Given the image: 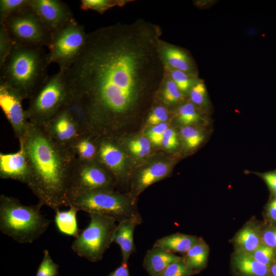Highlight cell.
I'll list each match as a JSON object with an SVG mask.
<instances>
[{
    "label": "cell",
    "mask_w": 276,
    "mask_h": 276,
    "mask_svg": "<svg viewBox=\"0 0 276 276\" xmlns=\"http://www.w3.org/2000/svg\"><path fill=\"white\" fill-rule=\"evenodd\" d=\"M160 29L140 19L87 34L75 60L64 69L70 99L85 110L94 129L130 111L165 78Z\"/></svg>",
    "instance_id": "6da1fadb"
},
{
    "label": "cell",
    "mask_w": 276,
    "mask_h": 276,
    "mask_svg": "<svg viewBox=\"0 0 276 276\" xmlns=\"http://www.w3.org/2000/svg\"><path fill=\"white\" fill-rule=\"evenodd\" d=\"M24 142L31 173L27 186L39 203L54 211L67 205V194L75 157L56 143L42 126L29 122Z\"/></svg>",
    "instance_id": "7a4b0ae2"
},
{
    "label": "cell",
    "mask_w": 276,
    "mask_h": 276,
    "mask_svg": "<svg viewBox=\"0 0 276 276\" xmlns=\"http://www.w3.org/2000/svg\"><path fill=\"white\" fill-rule=\"evenodd\" d=\"M43 47L14 43L1 67L0 82L30 99L49 77Z\"/></svg>",
    "instance_id": "3957f363"
},
{
    "label": "cell",
    "mask_w": 276,
    "mask_h": 276,
    "mask_svg": "<svg viewBox=\"0 0 276 276\" xmlns=\"http://www.w3.org/2000/svg\"><path fill=\"white\" fill-rule=\"evenodd\" d=\"M43 205H25L12 197L0 196V230L19 243H31L48 229L51 220L41 214Z\"/></svg>",
    "instance_id": "277c9868"
},
{
    "label": "cell",
    "mask_w": 276,
    "mask_h": 276,
    "mask_svg": "<svg viewBox=\"0 0 276 276\" xmlns=\"http://www.w3.org/2000/svg\"><path fill=\"white\" fill-rule=\"evenodd\" d=\"M70 94L64 69L49 76L30 98L26 110L30 123L42 126L66 104Z\"/></svg>",
    "instance_id": "5b68a950"
},
{
    "label": "cell",
    "mask_w": 276,
    "mask_h": 276,
    "mask_svg": "<svg viewBox=\"0 0 276 276\" xmlns=\"http://www.w3.org/2000/svg\"><path fill=\"white\" fill-rule=\"evenodd\" d=\"M67 205L88 213L94 212L106 215L117 222L132 217L141 216L134 200L112 190H99L68 196Z\"/></svg>",
    "instance_id": "8992f818"
},
{
    "label": "cell",
    "mask_w": 276,
    "mask_h": 276,
    "mask_svg": "<svg viewBox=\"0 0 276 276\" xmlns=\"http://www.w3.org/2000/svg\"><path fill=\"white\" fill-rule=\"evenodd\" d=\"M88 225L72 243V250L79 257L96 262L100 261L113 242L116 220L109 216L91 212Z\"/></svg>",
    "instance_id": "52a82bcc"
},
{
    "label": "cell",
    "mask_w": 276,
    "mask_h": 276,
    "mask_svg": "<svg viewBox=\"0 0 276 276\" xmlns=\"http://www.w3.org/2000/svg\"><path fill=\"white\" fill-rule=\"evenodd\" d=\"M83 25L73 18L52 32L49 52V64L55 63L59 69H65L77 58L87 40Z\"/></svg>",
    "instance_id": "ba28073f"
},
{
    "label": "cell",
    "mask_w": 276,
    "mask_h": 276,
    "mask_svg": "<svg viewBox=\"0 0 276 276\" xmlns=\"http://www.w3.org/2000/svg\"><path fill=\"white\" fill-rule=\"evenodd\" d=\"M15 44L49 47L52 32L30 7L7 17L2 23Z\"/></svg>",
    "instance_id": "9c48e42d"
},
{
    "label": "cell",
    "mask_w": 276,
    "mask_h": 276,
    "mask_svg": "<svg viewBox=\"0 0 276 276\" xmlns=\"http://www.w3.org/2000/svg\"><path fill=\"white\" fill-rule=\"evenodd\" d=\"M75 159L70 179L68 196L99 190H112L113 179L102 165Z\"/></svg>",
    "instance_id": "30bf717a"
},
{
    "label": "cell",
    "mask_w": 276,
    "mask_h": 276,
    "mask_svg": "<svg viewBox=\"0 0 276 276\" xmlns=\"http://www.w3.org/2000/svg\"><path fill=\"white\" fill-rule=\"evenodd\" d=\"M23 100L17 90L0 82V106L18 140L24 137L29 123Z\"/></svg>",
    "instance_id": "8fae6325"
},
{
    "label": "cell",
    "mask_w": 276,
    "mask_h": 276,
    "mask_svg": "<svg viewBox=\"0 0 276 276\" xmlns=\"http://www.w3.org/2000/svg\"><path fill=\"white\" fill-rule=\"evenodd\" d=\"M42 126L56 143L68 150L77 138L84 133L65 107Z\"/></svg>",
    "instance_id": "7c38bea8"
},
{
    "label": "cell",
    "mask_w": 276,
    "mask_h": 276,
    "mask_svg": "<svg viewBox=\"0 0 276 276\" xmlns=\"http://www.w3.org/2000/svg\"><path fill=\"white\" fill-rule=\"evenodd\" d=\"M30 7L51 32L74 18L68 6L59 0H31Z\"/></svg>",
    "instance_id": "4fadbf2b"
},
{
    "label": "cell",
    "mask_w": 276,
    "mask_h": 276,
    "mask_svg": "<svg viewBox=\"0 0 276 276\" xmlns=\"http://www.w3.org/2000/svg\"><path fill=\"white\" fill-rule=\"evenodd\" d=\"M19 149L14 153H0V177L27 184L31 170L24 143L19 140Z\"/></svg>",
    "instance_id": "5bb4252c"
},
{
    "label": "cell",
    "mask_w": 276,
    "mask_h": 276,
    "mask_svg": "<svg viewBox=\"0 0 276 276\" xmlns=\"http://www.w3.org/2000/svg\"><path fill=\"white\" fill-rule=\"evenodd\" d=\"M141 216L132 217L118 222L115 228L113 242L119 245L122 252V264H127L130 255L135 248L133 241L134 231L141 224Z\"/></svg>",
    "instance_id": "9a60e30c"
},
{
    "label": "cell",
    "mask_w": 276,
    "mask_h": 276,
    "mask_svg": "<svg viewBox=\"0 0 276 276\" xmlns=\"http://www.w3.org/2000/svg\"><path fill=\"white\" fill-rule=\"evenodd\" d=\"M97 159L116 176L120 175L123 171L125 164L124 153L110 140L102 139L99 142Z\"/></svg>",
    "instance_id": "2e32d148"
},
{
    "label": "cell",
    "mask_w": 276,
    "mask_h": 276,
    "mask_svg": "<svg viewBox=\"0 0 276 276\" xmlns=\"http://www.w3.org/2000/svg\"><path fill=\"white\" fill-rule=\"evenodd\" d=\"M181 260L182 258L173 252L153 246L146 252L143 266L149 276H156L172 263Z\"/></svg>",
    "instance_id": "e0dca14e"
},
{
    "label": "cell",
    "mask_w": 276,
    "mask_h": 276,
    "mask_svg": "<svg viewBox=\"0 0 276 276\" xmlns=\"http://www.w3.org/2000/svg\"><path fill=\"white\" fill-rule=\"evenodd\" d=\"M169 171L168 166L161 162L155 163L144 169L135 180L133 195L137 196L148 186L165 177Z\"/></svg>",
    "instance_id": "ac0fdd59"
},
{
    "label": "cell",
    "mask_w": 276,
    "mask_h": 276,
    "mask_svg": "<svg viewBox=\"0 0 276 276\" xmlns=\"http://www.w3.org/2000/svg\"><path fill=\"white\" fill-rule=\"evenodd\" d=\"M93 132L83 133L71 146L70 151L75 159L82 162L97 160L99 142L92 138Z\"/></svg>",
    "instance_id": "d6986e66"
},
{
    "label": "cell",
    "mask_w": 276,
    "mask_h": 276,
    "mask_svg": "<svg viewBox=\"0 0 276 276\" xmlns=\"http://www.w3.org/2000/svg\"><path fill=\"white\" fill-rule=\"evenodd\" d=\"M199 240L194 236L177 233L158 239L153 246L160 247L171 252L186 253Z\"/></svg>",
    "instance_id": "ffe728a7"
},
{
    "label": "cell",
    "mask_w": 276,
    "mask_h": 276,
    "mask_svg": "<svg viewBox=\"0 0 276 276\" xmlns=\"http://www.w3.org/2000/svg\"><path fill=\"white\" fill-rule=\"evenodd\" d=\"M234 263L245 276H270L269 267L261 264L249 254L238 251L234 256Z\"/></svg>",
    "instance_id": "44dd1931"
},
{
    "label": "cell",
    "mask_w": 276,
    "mask_h": 276,
    "mask_svg": "<svg viewBox=\"0 0 276 276\" xmlns=\"http://www.w3.org/2000/svg\"><path fill=\"white\" fill-rule=\"evenodd\" d=\"M78 210L70 206L67 211L56 210L54 221L58 231L65 235L78 237L79 235L77 213Z\"/></svg>",
    "instance_id": "7402d4cb"
},
{
    "label": "cell",
    "mask_w": 276,
    "mask_h": 276,
    "mask_svg": "<svg viewBox=\"0 0 276 276\" xmlns=\"http://www.w3.org/2000/svg\"><path fill=\"white\" fill-rule=\"evenodd\" d=\"M239 251L251 254L262 245L261 233L255 227L247 225L241 229L235 238Z\"/></svg>",
    "instance_id": "603a6c76"
},
{
    "label": "cell",
    "mask_w": 276,
    "mask_h": 276,
    "mask_svg": "<svg viewBox=\"0 0 276 276\" xmlns=\"http://www.w3.org/2000/svg\"><path fill=\"white\" fill-rule=\"evenodd\" d=\"M162 54L167 63L175 70L187 74L193 72L194 67L192 60L181 49L171 45H166L163 49Z\"/></svg>",
    "instance_id": "cb8c5ba5"
},
{
    "label": "cell",
    "mask_w": 276,
    "mask_h": 276,
    "mask_svg": "<svg viewBox=\"0 0 276 276\" xmlns=\"http://www.w3.org/2000/svg\"><path fill=\"white\" fill-rule=\"evenodd\" d=\"M208 252L207 245L200 239L198 242L185 253L182 260L189 268L197 271L205 265Z\"/></svg>",
    "instance_id": "d4e9b609"
},
{
    "label": "cell",
    "mask_w": 276,
    "mask_h": 276,
    "mask_svg": "<svg viewBox=\"0 0 276 276\" xmlns=\"http://www.w3.org/2000/svg\"><path fill=\"white\" fill-rule=\"evenodd\" d=\"M31 0H1L0 24L9 16L30 7Z\"/></svg>",
    "instance_id": "484cf974"
},
{
    "label": "cell",
    "mask_w": 276,
    "mask_h": 276,
    "mask_svg": "<svg viewBox=\"0 0 276 276\" xmlns=\"http://www.w3.org/2000/svg\"><path fill=\"white\" fill-rule=\"evenodd\" d=\"M43 254L36 276H58L59 265L53 261L48 249L44 250Z\"/></svg>",
    "instance_id": "4316f807"
},
{
    "label": "cell",
    "mask_w": 276,
    "mask_h": 276,
    "mask_svg": "<svg viewBox=\"0 0 276 276\" xmlns=\"http://www.w3.org/2000/svg\"><path fill=\"white\" fill-rule=\"evenodd\" d=\"M180 133L186 146L189 148H194L197 147L203 140L202 133L190 126L182 127Z\"/></svg>",
    "instance_id": "83f0119b"
},
{
    "label": "cell",
    "mask_w": 276,
    "mask_h": 276,
    "mask_svg": "<svg viewBox=\"0 0 276 276\" xmlns=\"http://www.w3.org/2000/svg\"><path fill=\"white\" fill-rule=\"evenodd\" d=\"M196 271L189 268L181 260L174 262L169 265L163 272L156 276H191Z\"/></svg>",
    "instance_id": "f1b7e54d"
},
{
    "label": "cell",
    "mask_w": 276,
    "mask_h": 276,
    "mask_svg": "<svg viewBox=\"0 0 276 276\" xmlns=\"http://www.w3.org/2000/svg\"><path fill=\"white\" fill-rule=\"evenodd\" d=\"M179 122L185 125H191L197 122L199 115L192 103H187L179 109L178 113Z\"/></svg>",
    "instance_id": "f546056e"
},
{
    "label": "cell",
    "mask_w": 276,
    "mask_h": 276,
    "mask_svg": "<svg viewBox=\"0 0 276 276\" xmlns=\"http://www.w3.org/2000/svg\"><path fill=\"white\" fill-rule=\"evenodd\" d=\"M250 254L258 262L269 267L276 259V250L263 244Z\"/></svg>",
    "instance_id": "4dcf8cb0"
},
{
    "label": "cell",
    "mask_w": 276,
    "mask_h": 276,
    "mask_svg": "<svg viewBox=\"0 0 276 276\" xmlns=\"http://www.w3.org/2000/svg\"><path fill=\"white\" fill-rule=\"evenodd\" d=\"M120 3L121 2L111 0H82L80 8L84 10L91 9L102 13Z\"/></svg>",
    "instance_id": "1f68e13d"
},
{
    "label": "cell",
    "mask_w": 276,
    "mask_h": 276,
    "mask_svg": "<svg viewBox=\"0 0 276 276\" xmlns=\"http://www.w3.org/2000/svg\"><path fill=\"white\" fill-rule=\"evenodd\" d=\"M14 43L5 27L0 26V66L11 51Z\"/></svg>",
    "instance_id": "d6a6232c"
},
{
    "label": "cell",
    "mask_w": 276,
    "mask_h": 276,
    "mask_svg": "<svg viewBox=\"0 0 276 276\" xmlns=\"http://www.w3.org/2000/svg\"><path fill=\"white\" fill-rule=\"evenodd\" d=\"M130 151L138 157H143L150 152V141L145 137L134 139L128 145Z\"/></svg>",
    "instance_id": "836d02e7"
},
{
    "label": "cell",
    "mask_w": 276,
    "mask_h": 276,
    "mask_svg": "<svg viewBox=\"0 0 276 276\" xmlns=\"http://www.w3.org/2000/svg\"><path fill=\"white\" fill-rule=\"evenodd\" d=\"M181 93L172 79L167 81L163 91V97L167 102L174 103L179 101L182 97Z\"/></svg>",
    "instance_id": "e575fe53"
},
{
    "label": "cell",
    "mask_w": 276,
    "mask_h": 276,
    "mask_svg": "<svg viewBox=\"0 0 276 276\" xmlns=\"http://www.w3.org/2000/svg\"><path fill=\"white\" fill-rule=\"evenodd\" d=\"M171 77L181 92L187 91L192 85V80L184 72L174 69L171 73Z\"/></svg>",
    "instance_id": "d590c367"
},
{
    "label": "cell",
    "mask_w": 276,
    "mask_h": 276,
    "mask_svg": "<svg viewBox=\"0 0 276 276\" xmlns=\"http://www.w3.org/2000/svg\"><path fill=\"white\" fill-rule=\"evenodd\" d=\"M206 88L202 81H199L191 87V100L194 104L201 105L204 103L206 98Z\"/></svg>",
    "instance_id": "8d00e7d4"
},
{
    "label": "cell",
    "mask_w": 276,
    "mask_h": 276,
    "mask_svg": "<svg viewBox=\"0 0 276 276\" xmlns=\"http://www.w3.org/2000/svg\"><path fill=\"white\" fill-rule=\"evenodd\" d=\"M168 128L165 123L153 126L147 131L149 140L155 145H162L163 135Z\"/></svg>",
    "instance_id": "74e56055"
},
{
    "label": "cell",
    "mask_w": 276,
    "mask_h": 276,
    "mask_svg": "<svg viewBox=\"0 0 276 276\" xmlns=\"http://www.w3.org/2000/svg\"><path fill=\"white\" fill-rule=\"evenodd\" d=\"M262 244L276 250V225H268L261 233Z\"/></svg>",
    "instance_id": "f35d334b"
},
{
    "label": "cell",
    "mask_w": 276,
    "mask_h": 276,
    "mask_svg": "<svg viewBox=\"0 0 276 276\" xmlns=\"http://www.w3.org/2000/svg\"><path fill=\"white\" fill-rule=\"evenodd\" d=\"M168 118L167 109L164 107L158 106L151 112L147 121L149 124L154 126L164 123Z\"/></svg>",
    "instance_id": "ab89813d"
},
{
    "label": "cell",
    "mask_w": 276,
    "mask_h": 276,
    "mask_svg": "<svg viewBox=\"0 0 276 276\" xmlns=\"http://www.w3.org/2000/svg\"><path fill=\"white\" fill-rule=\"evenodd\" d=\"M162 145L167 149H174L178 145V139L176 133L171 128H169L165 132L163 140Z\"/></svg>",
    "instance_id": "60d3db41"
},
{
    "label": "cell",
    "mask_w": 276,
    "mask_h": 276,
    "mask_svg": "<svg viewBox=\"0 0 276 276\" xmlns=\"http://www.w3.org/2000/svg\"><path fill=\"white\" fill-rule=\"evenodd\" d=\"M267 186L272 195L276 196V170L258 173Z\"/></svg>",
    "instance_id": "b9f144b4"
},
{
    "label": "cell",
    "mask_w": 276,
    "mask_h": 276,
    "mask_svg": "<svg viewBox=\"0 0 276 276\" xmlns=\"http://www.w3.org/2000/svg\"><path fill=\"white\" fill-rule=\"evenodd\" d=\"M265 215L271 224H276V196L272 195L265 208Z\"/></svg>",
    "instance_id": "7bdbcfd3"
},
{
    "label": "cell",
    "mask_w": 276,
    "mask_h": 276,
    "mask_svg": "<svg viewBox=\"0 0 276 276\" xmlns=\"http://www.w3.org/2000/svg\"><path fill=\"white\" fill-rule=\"evenodd\" d=\"M108 276H130L127 264H122Z\"/></svg>",
    "instance_id": "ee69618b"
},
{
    "label": "cell",
    "mask_w": 276,
    "mask_h": 276,
    "mask_svg": "<svg viewBox=\"0 0 276 276\" xmlns=\"http://www.w3.org/2000/svg\"><path fill=\"white\" fill-rule=\"evenodd\" d=\"M270 276H276V259L269 267Z\"/></svg>",
    "instance_id": "f6af8a7d"
}]
</instances>
